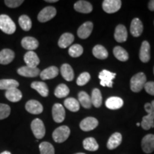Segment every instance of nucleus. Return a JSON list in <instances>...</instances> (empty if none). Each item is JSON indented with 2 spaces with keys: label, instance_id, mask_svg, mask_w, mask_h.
<instances>
[{
  "label": "nucleus",
  "instance_id": "nucleus-29",
  "mask_svg": "<svg viewBox=\"0 0 154 154\" xmlns=\"http://www.w3.org/2000/svg\"><path fill=\"white\" fill-rule=\"evenodd\" d=\"M19 82L14 79H1L0 80V89L8 90L16 88L19 86Z\"/></svg>",
  "mask_w": 154,
  "mask_h": 154
},
{
  "label": "nucleus",
  "instance_id": "nucleus-16",
  "mask_svg": "<svg viewBox=\"0 0 154 154\" xmlns=\"http://www.w3.org/2000/svg\"><path fill=\"white\" fill-rule=\"evenodd\" d=\"M17 73L21 76L24 77H36L38 75L40 74V70L37 67L36 68H33V67H29L27 66L20 67L18 70H17Z\"/></svg>",
  "mask_w": 154,
  "mask_h": 154
},
{
  "label": "nucleus",
  "instance_id": "nucleus-22",
  "mask_svg": "<svg viewBox=\"0 0 154 154\" xmlns=\"http://www.w3.org/2000/svg\"><path fill=\"white\" fill-rule=\"evenodd\" d=\"M124 105V101L122 99L117 97V96H112L109 98L106 101V106L108 109L111 110H116V109H121Z\"/></svg>",
  "mask_w": 154,
  "mask_h": 154
},
{
  "label": "nucleus",
  "instance_id": "nucleus-6",
  "mask_svg": "<svg viewBox=\"0 0 154 154\" xmlns=\"http://www.w3.org/2000/svg\"><path fill=\"white\" fill-rule=\"evenodd\" d=\"M121 1L120 0H105L102 4L103 11L109 14H113L120 9Z\"/></svg>",
  "mask_w": 154,
  "mask_h": 154
},
{
  "label": "nucleus",
  "instance_id": "nucleus-12",
  "mask_svg": "<svg viewBox=\"0 0 154 154\" xmlns=\"http://www.w3.org/2000/svg\"><path fill=\"white\" fill-rule=\"evenodd\" d=\"M25 109L29 113L32 114H40L43 111V106L36 100H30L26 102Z\"/></svg>",
  "mask_w": 154,
  "mask_h": 154
},
{
  "label": "nucleus",
  "instance_id": "nucleus-26",
  "mask_svg": "<svg viewBox=\"0 0 154 154\" xmlns=\"http://www.w3.org/2000/svg\"><path fill=\"white\" fill-rule=\"evenodd\" d=\"M74 40V36L71 33H64L61 36L58 42V45L61 49H65L68 47L73 43Z\"/></svg>",
  "mask_w": 154,
  "mask_h": 154
},
{
  "label": "nucleus",
  "instance_id": "nucleus-8",
  "mask_svg": "<svg viewBox=\"0 0 154 154\" xmlns=\"http://www.w3.org/2000/svg\"><path fill=\"white\" fill-rule=\"evenodd\" d=\"M57 14V10L53 7H47L44 8L38 14V20L40 22H47L51 20Z\"/></svg>",
  "mask_w": 154,
  "mask_h": 154
},
{
  "label": "nucleus",
  "instance_id": "nucleus-11",
  "mask_svg": "<svg viewBox=\"0 0 154 154\" xmlns=\"http://www.w3.org/2000/svg\"><path fill=\"white\" fill-rule=\"evenodd\" d=\"M99 125V121L94 117H87L80 123L81 129L84 131H90L94 130Z\"/></svg>",
  "mask_w": 154,
  "mask_h": 154
},
{
  "label": "nucleus",
  "instance_id": "nucleus-3",
  "mask_svg": "<svg viewBox=\"0 0 154 154\" xmlns=\"http://www.w3.org/2000/svg\"><path fill=\"white\" fill-rule=\"evenodd\" d=\"M146 83V76L144 73H138L131 79V89L134 92H139L144 88Z\"/></svg>",
  "mask_w": 154,
  "mask_h": 154
},
{
  "label": "nucleus",
  "instance_id": "nucleus-45",
  "mask_svg": "<svg viewBox=\"0 0 154 154\" xmlns=\"http://www.w3.org/2000/svg\"><path fill=\"white\" fill-rule=\"evenodd\" d=\"M47 2H50V3H54V2H57V0H46Z\"/></svg>",
  "mask_w": 154,
  "mask_h": 154
},
{
  "label": "nucleus",
  "instance_id": "nucleus-44",
  "mask_svg": "<svg viewBox=\"0 0 154 154\" xmlns=\"http://www.w3.org/2000/svg\"><path fill=\"white\" fill-rule=\"evenodd\" d=\"M149 9L151 11H154V0H151L149 2Z\"/></svg>",
  "mask_w": 154,
  "mask_h": 154
},
{
  "label": "nucleus",
  "instance_id": "nucleus-33",
  "mask_svg": "<svg viewBox=\"0 0 154 154\" xmlns=\"http://www.w3.org/2000/svg\"><path fill=\"white\" fill-rule=\"evenodd\" d=\"M92 52H93L94 57L99 59H105L109 56L107 50L105 49L104 47L101 45H99V44L96 45L94 47Z\"/></svg>",
  "mask_w": 154,
  "mask_h": 154
},
{
  "label": "nucleus",
  "instance_id": "nucleus-28",
  "mask_svg": "<svg viewBox=\"0 0 154 154\" xmlns=\"http://www.w3.org/2000/svg\"><path fill=\"white\" fill-rule=\"evenodd\" d=\"M61 76L67 82H71L74 79V73L72 68V66L68 63H64L61 67Z\"/></svg>",
  "mask_w": 154,
  "mask_h": 154
},
{
  "label": "nucleus",
  "instance_id": "nucleus-37",
  "mask_svg": "<svg viewBox=\"0 0 154 154\" xmlns=\"http://www.w3.org/2000/svg\"><path fill=\"white\" fill-rule=\"evenodd\" d=\"M69 94V88L66 84H59V86L56 88L54 91V95L57 96V98L61 99V98H64L68 96Z\"/></svg>",
  "mask_w": 154,
  "mask_h": 154
},
{
  "label": "nucleus",
  "instance_id": "nucleus-48",
  "mask_svg": "<svg viewBox=\"0 0 154 154\" xmlns=\"http://www.w3.org/2000/svg\"><path fill=\"white\" fill-rule=\"evenodd\" d=\"M140 125V124H139V123H137V124H136V126H139Z\"/></svg>",
  "mask_w": 154,
  "mask_h": 154
},
{
  "label": "nucleus",
  "instance_id": "nucleus-5",
  "mask_svg": "<svg viewBox=\"0 0 154 154\" xmlns=\"http://www.w3.org/2000/svg\"><path fill=\"white\" fill-rule=\"evenodd\" d=\"M31 128H32L34 136L37 139H41L44 138V135L46 134V128L43 121L41 119H35L32 121V124H31Z\"/></svg>",
  "mask_w": 154,
  "mask_h": 154
},
{
  "label": "nucleus",
  "instance_id": "nucleus-4",
  "mask_svg": "<svg viewBox=\"0 0 154 154\" xmlns=\"http://www.w3.org/2000/svg\"><path fill=\"white\" fill-rule=\"evenodd\" d=\"M70 128L66 126H61L56 128L52 134L53 139L57 143H63L70 135Z\"/></svg>",
  "mask_w": 154,
  "mask_h": 154
},
{
  "label": "nucleus",
  "instance_id": "nucleus-9",
  "mask_svg": "<svg viewBox=\"0 0 154 154\" xmlns=\"http://www.w3.org/2000/svg\"><path fill=\"white\" fill-rule=\"evenodd\" d=\"M64 108L60 103H55L52 108V116L54 121L57 123L63 122L65 119Z\"/></svg>",
  "mask_w": 154,
  "mask_h": 154
},
{
  "label": "nucleus",
  "instance_id": "nucleus-19",
  "mask_svg": "<svg viewBox=\"0 0 154 154\" xmlns=\"http://www.w3.org/2000/svg\"><path fill=\"white\" fill-rule=\"evenodd\" d=\"M114 38L116 41L122 43L126 42L128 38V33H127L126 28L122 24H119L116 26L115 29Z\"/></svg>",
  "mask_w": 154,
  "mask_h": 154
},
{
  "label": "nucleus",
  "instance_id": "nucleus-34",
  "mask_svg": "<svg viewBox=\"0 0 154 154\" xmlns=\"http://www.w3.org/2000/svg\"><path fill=\"white\" fill-rule=\"evenodd\" d=\"M113 55L121 61H126L128 59V52L121 47H116L113 49Z\"/></svg>",
  "mask_w": 154,
  "mask_h": 154
},
{
  "label": "nucleus",
  "instance_id": "nucleus-1",
  "mask_svg": "<svg viewBox=\"0 0 154 154\" xmlns=\"http://www.w3.org/2000/svg\"><path fill=\"white\" fill-rule=\"evenodd\" d=\"M144 109L148 113V114L143 117L141 123H140V126L144 130H149L150 128L154 127V113L153 106H152L151 103H146L144 106Z\"/></svg>",
  "mask_w": 154,
  "mask_h": 154
},
{
  "label": "nucleus",
  "instance_id": "nucleus-42",
  "mask_svg": "<svg viewBox=\"0 0 154 154\" xmlns=\"http://www.w3.org/2000/svg\"><path fill=\"white\" fill-rule=\"evenodd\" d=\"M24 2L23 0H5V3L9 8H17Z\"/></svg>",
  "mask_w": 154,
  "mask_h": 154
},
{
  "label": "nucleus",
  "instance_id": "nucleus-10",
  "mask_svg": "<svg viewBox=\"0 0 154 154\" xmlns=\"http://www.w3.org/2000/svg\"><path fill=\"white\" fill-rule=\"evenodd\" d=\"M141 147L146 153H151L154 151V135L148 134L141 141Z\"/></svg>",
  "mask_w": 154,
  "mask_h": 154
},
{
  "label": "nucleus",
  "instance_id": "nucleus-18",
  "mask_svg": "<svg viewBox=\"0 0 154 154\" xmlns=\"http://www.w3.org/2000/svg\"><path fill=\"white\" fill-rule=\"evenodd\" d=\"M15 57L14 52L12 50L5 49L0 51V64H9L14 60Z\"/></svg>",
  "mask_w": 154,
  "mask_h": 154
},
{
  "label": "nucleus",
  "instance_id": "nucleus-15",
  "mask_svg": "<svg viewBox=\"0 0 154 154\" xmlns=\"http://www.w3.org/2000/svg\"><path fill=\"white\" fill-rule=\"evenodd\" d=\"M94 25L91 22H86L84 23L77 31V34L81 38H86L91 35L93 30Z\"/></svg>",
  "mask_w": 154,
  "mask_h": 154
},
{
  "label": "nucleus",
  "instance_id": "nucleus-46",
  "mask_svg": "<svg viewBox=\"0 0 154 154\" xmlns=\"http://www.w3.org/2000/svg\"><path fill=\"white\" fill-rule=\"evenodd\" d=\"M0 154H11V153L9 151H3L2 153H1Z\"/></svg>",
  "mask_w": 154,
  "mask_h": 154
},
{
  "label": "nucleus",
  "instance_id": "nucleus-41",
  "mask_svg": "<svg viewBox=\"0 0 154 154\" xmlns=\"http://www.w3.org/2000/svg\"><path fill=\"white\" fill-rule=\"evenodd\" d=\"M90 79H91V76L87 72H84L82 74L79 75L76 81V84L79 86H84L89 82Z\"/></svg>",
  "mask_w": 154,
  "mask_h": 154
},
{
  "label": "nucleus",
  "instance_id": "nucleus-30",
  "mask_svg": "<svg viewBox=\"0 0 154 154\" xmlns=\"http://www.w3.org/2000/svg\"><path fill=\"white\" fill-rule=\"evenodd\" d=\"M63 103H64V106L72 112H76L80 109L79 102L74 98H68L65 100Z\"/></svg>",
  "mask_w": 154,
  "mask_h": 154
},
{
  "label": "nucleus",
  "instance_id": "nucleus-49",
  "mask_svg": "<svg viewBox=\"0 0 154 154\" xmlns=\"http://www.w3.org/2000/svg\"><path fill=\"white\" fill-rule=\"evenodd\" d=\"M75 154H85V153H75Z\"/></svg>",
  "mask_w": 154,
  "mask_h": 154
},
{
  "label": "nucleus",
  "instance_id": "nucleus-47",
  "mask_svg": "<svg viewBox=\"0 0 154 154\" xmlns=\"http://www.w3.org/2000/svg\"><path fill=\"white\" fill-rule=\"evenodd\" d=\"M151 105L153 106V113H154V101H153L151 102Z\"/></svg>",
  "mask_w": 154,
  "mask_h": 154
},
{
  "label": "nucleus",
  "instance_id": "nucleus-13",
  "mask_svg": "<svg viewBox=\"0 0 154 154\" xmlns=\"http://www.w3.org/2000/svg\"><path fill=\"white\" fill-rule=\"evenodd\" d=\"M140 60L143 63L149 62L151 59V47L147 41L143 42L139 52Z\"/></svg>",
  "mask_w": 154,
  "mask_h": 154
},
{
  "label": "nucleus",
  "instance_id": "nucleus-35",
  "mask_svg": "<svg viewBox=\"0 0 154 154\" xmlns=\"http://www.w3.org/2000/svg\"><path fill=\"white\" fill-rule=\"evenodd\" d=\"M91 100L92 104L96 108H99L101 106L102 104V96L99 89L94 88L93 91H92Z\"/></svg>",
  "mask_w": 154,
  "mask_h": 154
},
{
  "label": "nucleus",
  "instance_id": "nucleus-2",
  "mask_svg": "<svg viewBox=\"0 0 154 154\" xmlns=\"http://www.w3.org/2000/svg\"><path fill=\"white\" fill-rule=\"evenodd\" d=\"M0 29L7 34H14L16 31V25L8 15H0Z\"/></svg>",
  "mask_w": 154,
  "mask_h": 154
},
{
  "label": "nucleus",
  "instance_id": "nucleus-38",
  "mask_svg": "<svg viewBox=\"0 0 154 154\" xmlns=\"http://www.w3.org/2000/svg\"><path fill=\"white\" fill-rule=\"evenodd\" d=\"M41 154H54V148L49 142H42L39 145Z\"/></svg>",
  "mask_w": 154,
  "mask_h": 154
},
{
  "label": "nucleus",
  "instance_id": "nucleus-27",
  "mask_svg": "<svg viewBox=\"0 0 154 154\" xmlns=\"http://www.w3.org/2000/svg\"><path fill=\"white\" fill-rule=\"evenodd\" d=\"M5 96L9 101L18 102L22 99V94L18 88H12V89L6 91Z\"/></svg>",
  "mask_w": 154,
  "mask_h": 154
},
{
  "label": "nucleus",
  "instance_id": "nucleus-21",
  "mask_svg": "<svg viewBox=\"0 0 154 154\" xmlns=\"http://www.w3.org/2000/svg\"><path fill=\"white\" fill-rule=\"evenodd\" d=\"M22 46L24 49L29 50V51H33L37 49L38 47V42L35 38L32 36H26L22 38Z\"/></svg>",
  "mask_w": 154,
  "mask_h": 154
},
{
  "label": "nucleus",
  "instance_id": "nucleus-43",
  "mask_svg": "<svg viewBox=\"0 0 154 154\" xmlns=\"http://www.w3.org/2000/svg\"><path fill=\"white\" fill-rule=\"evenodd\" d=\"M146 91L148 94H151L152 96H154V82H146L145 86H144Z\"/></svg>",
  "mask_w": 154,
  "mask_h": 154
},
{
  "label": "nucleus",
  "instance_id": "nucleus-20",
  "mask_svg": "<svg viewBox=\"0 0 154 154\" xmlns=\"http://www.w3.org/2000/svg\"><path fill=\"white\" fill-rule=\"evenodd\" d=\"M74 9L78 12L88 14V13L91 12V11L93 10V7L91 3L88 2L80 0L74 4Z\"/></svg>",
  "mask_w": 154,
  "mask_h": 154
},
{
  "label": "nucleus",
  "instance_id": "nucleus-7",
  "mask_svg": "<svg viewBox=\"0 0 154 154\" xmlns=\"http://www.w3.org/2000/svg\"><path fill=\"white\" fill-rule=\"evenodd\" d=\"M115 73H112L108 70H103L100 72L99 75V79L101 80V85L102 86H107V87H112L113 79L116 77Z\"/></svg>",
  "mask_w": 154,
  "mask_h": 154
},
{
  "label": "nucleus",
  "instance_id": "nucleus-25",
  "mask_svg": "<svg viewBox=\"0 0 154 154\" xmlns=\"http://www.w3.org/2000/svg\"><path fill=\"white\" fill-rule=\"evenodd\" d=\"M31 87L36 90L43 97H47L49 95V88L45 83L41 82H34L32 83Z\"/></svg>",
  "mask_w": 154,
  "mask_h": 154
},
{
  "label": "nucleus",
  "instance_id": "nucleus-40",
  "mask_svg": "<svg viewBox=\"0 0 154 154\" xmlns=\"http://www.w3.org/2000/svg\"><path fill=\"white\" fill-rule=\"evenodd\" d=\"M11 112L9 106L4 103H0V120H2L9 116Z\"/></svg>",
  "mask_w": 154,
  "mask_h": 154
},
{
  "label": "nucleus",
  "instance_id": "nucleus-14",
  "mask_svg": "<svg viewBox=\"0 0 154 154\" xmlns=\"http://www.w3.org/2000/svg\"><path fill=\"white\" fill-rule=\"evenodd\" d=\"M24 60L26 63V66L29 67L36 68L40 62L39 58L36 54L33 51H29L28 52L25 54L24 57Z\"/></svg>",
  "mask_w": 154,
  "mask_h": 154
},
{
  "label": "nucleus",
  "instance_id": "nucleus-50",
  "mask_svg": "<svg viewBox=\"0 0 154 154\" xmlns=\"http://www.w3.org/2000/svg\"><path fill=\"white\" fill-rule=\"evenodd\" d=\"M153 73H154V68H153Z\"/></svg>",
  "mask_w": 154,
  "mask_h": 154
},
{
  "label": "nucleus",
  "instance_id": "nucleus-32",
  "mask_svg": "<svg viewBox=\"0 0 154 154\" xmlns=\"http://www.w3.org/2000/svg\"><path fill=\"white\" fill-rule=\"evenodd\" d=\"M83 146L84 149L89 151H96L99 149V144L97 143L95 138L89 137L86 138L83 141Z\"/></svg>",
  "mask_w": 154,
  "mask_h": 154
},
{
  "label": "nucleus",
  "instance_id": "nucleus-24",
  "mask_svg": "<svg viewBox=\"0 0 154 154\" xmlns=\"http://www.w3.org/2000/svg\"><path fill=\"white\" fill-rule=\"evenodd\" d=\"M122 142V136L119 133H114L111 135L107 142V148L109 150L116 149Z\"/></svg>",
  "mask_w": 154,
  "mask_h": 154
},
{
  "label": "nucleus",
  "instance_id": "nucleus-31",
  "mask_svg": "<svg viewBox=\"0 0 154 154\" xmlns=\"http://www.w3.org/2000/svg\"><path fill=\"white\" fill-rule=\"evenodd\" d=\"M79 97V102L83 107H84L85 109H90L92 105L91 97L88 96L87 93H86L85 91H81L79 92L78 95Z\"/></svg>",
  "mask_w": 154,
  "mask_h": 154
},
{
  "label": "nucleus",
  "instance_id": "nucleus-23",
  "mask_svg": "<svg viewBox=\"0 0 154 154\" xmlns=\"http://www.w3.org/2000/svg\"><path fill=\"white\" fill-rule=\"evenodd\" d=\"M58 74H59V69L57 67L52 66L42 71L40 73V77L42 80L51 79L57 77Z\"/></svg>",
  "mask_w": 154,
  "mask_h": 154
},
{
  "label": "nucleus",
  "instance_id": "nucleus-36",
  "mask_svg": "<svg viewBox=\"0 0 154 154\" xmlns=\"http://www.w3.org/2000/svg\"><path fill=\"white\" fill-rule=\"evenodd\" d=\"M19 24L20 25L21 28L24 31H29L32 28V23L31 19L26 15H22L19 18Z\"/></svg>",
  "mask_w": 154,
  "mask_h": 154
},
{
  "label": "nucleus",
  "instance_id": "nucleus-39",
  "mask_svg": "<svg viewBox=\"0 0 154 154\" xmlns=\"http://www.w3.org/2000/svg\"><path fill=\"white\" fill-rule=\"evenodd\" d=\"M83 47L79 44H74L69 48V54L72 57L76 58L80 57L83 54Z\"/></svg>",
  "mask_w": 154,
  "mask_h": 154
},
{
  "label": "nucleus",
  "instance_id": "nucleus-17",
  "mask_svg": "<svg viewBox=\"0 0 154 154\" xmlns=\"http://www.w3.org/2000/svg\"><path fill=\"white\" fill-rule=\"evenodd\" d=\"M143 30V26L141 21L138 18H135L133 19L131 23L130 26L131 34L135 36V37H138V36H139L142 34Z\"/></svg>",
  "mask_w": 154,
  "mask_h": 154
}]
</instances>
